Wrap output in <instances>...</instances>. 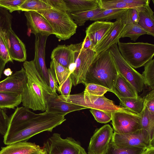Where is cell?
I'll use <instances>...</instances> for the list:
<instances>
[{
    "instance_id": "obj_1",
    "label": "cell",
    "mask_w": 154,
    "mask_h": 154,
    "mask_svg": "<svg viewBox=\"0 0 154 154\" xmlns=\"http://www.w3.org/2000/svg\"><path fill=\"white\" fill-rule=\"evenodd\" d=\"M65 116L48 112L36 114L25 122L9 128L4 136L3 142L8 145L27 141L33 136L45 131L51 132L53 129L66 120Z\"/></svg>"
},
{
    "instance_id": "obj_2",
    "label": "cell",
    "mask_w": 154,
    "mask_h": 154,
    "mask_svg": "<svg viewBox=\"0 0 154 154\" xmlns=\"http://www.w3.org/2000/svg\"><path fill=\"white\" fill-rule=\"evenodd\" d=\"M27 76L22 94L23 106L33 111L46 110L47 100L53 93L37 70L33 60L23 63Z\"/></svg>"
},
{
    "instance_id": "obj_3",
    "label": "cell",
    "mask_w": 154,
    "mask_h": 154,
    "mask_svg": "<svg viewBox=\"0 0 154 154\" xmlns=\"http://www.w3.org/2000/svg\"><path fill=\"white\" fill-rule=\"evenodd\" d=\"M118 74L111 55L107 50L95 59L86 74L84 85L96 84L111 90Z\"/></svg>"
},
{
    "instance_id": "obj_4",
    "label": "cell",
    "mask_w": 154,
    "mask_h": 154,
    "mask_svg": "<svg viewBox=\"0 0 154 154\" xmlns=\"http://www.w3.org/2000/svg\"><path fill=\"white\" fill-rule=\"evenodd\" d=\"M61 100L86 108L99 110L112 114L118 111L132 112L122 106L115 104L113 101L104 95L97 96L90 94L85 91L82 93L68 96L58 95Z\"/></svg>"
},
{
    "instance_id": "obj_5",
    "label": "cell",
    "mask_w": 154,
    "mask_h": 154,
    "mask_svg": "<svg viewBox=\"0 0 154 154\" xmlns=\"http://www.w3.org/2000/svg\"><path fill=\"white\" fill-rule=\"evenodd\" d=\"M47 21L53 34L60 40L69 39L76 32L77 25L69 14L54 8L37 11Z\"/></svg>"
},
{
    "instance_id": "obj_6",
    "label": "cell",
    "mask_w": 154,
    "mask_h": 154,
    "mask_svg": "<svg viewBox=\"0 0 154 154\" xmlns=\"http://www.w3.org/2000/svg\"><path fill=\"white\" fill-rule=\"evenodd\" d=\"M118 49L124 59L133 68L143 66L154 55V45L147 42L118 43Z\"/></svg>"
},
{
    "instance_id": "obj_7",
    "label": "cell",
    "mask_w": 154,
    "mask_h": 154,
    "mask_svg": "<svg viewBox=\"0 0 154 154\" xmlns=\"http://www.w3.org/2000/svg\"><path fill=\"white\" fill-rule=\"evenodd\" d=\"M82 42L70 45L73 52V63L69 67L72 85L85 84L86 74L97 57L94 51L84 50L82 48Z\"/></svg>"
},
{
    "instance_id": "obj_8",
    "label": "cell",
    "mask_w": 154,
    "mask_h": 154,
    "mask_svg": "<svg viewBox=\"0 0 154 154\" xmlns=\"http://www.w3.org/2000/svg\"><path fill=\"white\" fill-rule=\"evenodd\" d=\"M43 149L47 154H87L79 141L71 137L63 139L57 133L48 139Z\"/></svg>"
},
{
    "instance_id": "obj_9",
    "label": "cell",
    "mask_w": 154,
    "mask_h": 154,
    "mask_svg": "<svg viewBox=\"0 0 154 154\" xmlns=\"http://www.w3.org/2000/svg\"><path fill=\"white\" fill-rule=\"evenodd\" d=\"M108 50L111 55L118 73L133 86L137 93L141 92L144 85L141 74L124 59L119 51L117 44L112 45Z\"/></svg>"
},
{
    "instance_id": "obj_10",
    "label": "cell",
    "mask_w": 154,
    "mask_h": 154,
    "mask_svg": "<svg viewBox=\"0 0 154 154\" xmlns=\"http://www.w3.org/2000/svg\"><path fill=\"white\" fill-rule=\"evenodd\" d=\"M111 142L118 146L135 147L146 149L154 146V143L151 141L149 133L143 129L127 134H118L114 132Z\"/></svg>"
},
{
    "instance_id": "obj_11",
    "label": "cell",
    "mask_w": 154,
    "mask_h": 154,
    "mask_svg": "<svg viewBox=\"0 0 154 154\" xmlns=\"http://www.w3.org/2000/svg\"><path fill=\"white\" fill-rule=\"evenodd\" d=\"M111 124L114 132L125 134L141 129L139 114L132 112L118 111L112 114Z\"/></svg>"
},
{
    "instance_id": "obj_12",
    "label": "cell",
    "mask_w": 154,
    "mask_h": 154,
    "mask_svg": "<svg viewBox=\"0 0 154 154\" xmlns=\"http://www.w3.org/2000/svg\"><path fill=\"white\" fill-rule=\"evenodd\" d=\"M113 133V129L109 124L96 128L91 138L88 154H105Z\"/></svg>"
},
{
    "instance_id": "obj_13",
    "label": "cell",
    "mask_w": 154,
    "mask_h": 154,
    "mask_svg": "<svg viewBox=\"0 0 154 154\" xmlns=\"http://www.w3.org/2000/svg\"><path fill=\"white\" fill-rule=\"evenodd\" d=\"M125 25L120 18L116 19L113 22L112 26L94 48L96 57L108 50L114 44H117L119 42L122 32Z\"/></svg>"
},
{
    "instance_id": "obj_14",
    "label": "cell",
    "mask_w": 154,
    "mask_h": 154,
    "mask_svg": "<svg viewBox=\"0 0 154 154\" xmlns=\"http://www.w3.org/2000/svg\"><path fill=\"white\" fill-rule=\"evenodd\" d=\"M35 56L33 61L38 72L49 86L48 72L45 60V49L48 36L35 35Z\"/></svg>"
},
{
    "instance_id": "obj_15",
    "label": "cell",
    "mask_w": 154,
    "mask_h": 154,
    "mask_svg": "<svg viewBox=\"0 0 154 154\" xmlns=\"http://www.w3.org/2000/svg\"><path fill=\"white\" fill-rule=\"evenodd\" d=\"M26 25L30 33L49 36L53 34V31L46 19L40 14L35 11H24Z\"/></svg>"
},
{
    "instance_id": "obj_16",
    "label": "cell",
    "mask_w": 154,
    "mask_h": 154,
    "mask_svg": "<svg viewBox=\"0 0 154 154\" xmlns=\"http://www.w3.org/2000/svg\"><path fill=\"white\" fill-rule=\"evenodd\" d=\"M27 80L24 68L0 82V92L16 93L22 94Z\"/></svg>"
},
{
    "instance_id": "obj_17",
    "label": "cell",
    "mask_w": 154,
    "mask_h": 154,
    "mask_svg": "<svg viewBox=\"0 0 154 154\" xmlns=\"http://www.w3.org/2000/svg\"><path fill=\"white\" fill-rule=\"evenodd\" d=\"M57 93H53L48 98L46 111L65 116L69 113L87 109L86 107L60 100Z\"/></svg>"
},
{
    "instance_id": "obj_18",
    "label": "cell",
    "mask_w": 154,
    "mask_h": 154,
    "mask_svg": "<svg viewBox=\"0 0 154 154\" xmlns=\"http://www.w3.org/2000/svg\"><path fill=\"white\" fill-rule=\"evenodd\" d=\"M9 50L13 60L20 62L26 61L27 58L25 45L11 28L9 34Z\"/></svg>"
},
{
    "instance_id": "obj_19",
    "label": "cell",
    "mask_w": 154,
    "mask_h": 154,
    "mask_svg": "<svg viewBox=\"0 0 154 154\" xmlns=\"http://www.w3.org/2000/svg\"><path fill=\"white\" fill-rule=\"evenodd\" d=\"M113 22L106 21H96L86 29V35L92 42L94 47L112 26Z\"/></svg>"
},
{
    "instance_id": "obj_20",
    "label": "cell",
    "mask_w": 154,
    "mask_h": 154,
    "mask_svg": "<svg viewBox=\"0 0 154 154\" xmlns=\"http://www.w3.org/2000/svg\"><path fill=\"white\" fill-rule=\"evenodd\" d=\"M111 90L119 99L137 98L138 96V93L133 86L119 73Z\"/></svg>"
},
{
    "instance_id": "obj_21",
    "label": "cell",
    "mask_w": 154,
    "mask_h": 154,
    "mask_svg": "<svg viewBox=\"0 0 154 154\" xmlns=\"http://www.w3.org/2000/svg\"><path fill=\"white\" fill-rule=\"evenodd\" d=\"M73 51L70 45H58L52 51L51 59H54L62 66L69 68L73 63Z\"/></svg>"
},
{
    "instance_id": "obj_22",
    "label": "cell",
    "mask_w": 154,
    "mask_h": 154,
    "mask_svg": "<svg viewBox=\"0 0 154 154\" xmlns=\"http://www.w3.org/2000/svg\"><path fill=\"white\" fill-rule=\"evenodd\" d=\"M41 148L34 143L20 142L3 147L0 151V154H30Z\"/></svg>"
},
{
    "instance_id": "obj_23",
    "label": "cell",
    "mask_w": 154,
    "mask_h": 154,
    "mask_svg": "<svg viewBox=\"0 0 154 154\" xmlns=\"http://www.w3.org/2000/svg\"><path fill=\"white\" fill-rule=\"evenodd\" d=\"M137 11L139 20L138 24L152 36H154V12L149 4L136 8Z\"/></svg>"
},
{
    "instance_id": "obj_24",
    "label": "cell",
    "mask_w": 154,
    "mask_h": 154,
    "mask_svg": "<svg viewBox=\"0 0 154 154\" xmlns=\"http://www.w3.org/2000/svg\"><path fill=\"white\" fill-rule=\"evenodd\" d=\"M69 14L90 10L98 7V0H64Z\"/></svg>"
},
{
    "instance_id": "obj_25",
    "label": "cell",
    "mask_w": 154,
    "mask_h": 154,
    "mask_svg": "<svg viewBox=\"0 0 154 154\" xmlns=\"http://www.w3.org/2000/svg\"><path fill=\"white\" fill-rule=\"evenodd\" d=\"M36 114L24 106L17 107L10 117L8 128L23 124L30 119Z\"/></svg>"
},
{
    "instance_id": "obj_26",
    "label": "cell",
    "mask_w": 154,
    "mask_h": 154,
    "mask_svg": "<svg viewBox=\"0 0 154 154\" xmlns=\"http://www.w3.org/2000/svg\"><path fill=\"white\" fill-rule=\"evenodd\" d=\"M139 115L141 117V129L148 132L151 141L154 143V115L151 114L144 104L143 108Z\"/></svg>"
},
{
    "instance_id": "obj_27",
    "label": "cell",
    "mask_w": 154,
    "mask_h": 154,
    "mask_svg": "<svg viewBox=\"0 0 154 154\" xmlns=\"http://www.w3.org/2000/svg\"><path fill=\"white\" fill-rule=\"evenodd\" d=\"M22 101V94L0 92V108L14 109Z\"/></svg>"
},
{
    "instance_id": "obj_28",
    "label": "cell",
    "mask_w": 154,
    "mask_h": 154,
    "mask_svg": "<svg viewBox=\"0 0 154 154\" xmlns=\"http://www.w3.org/2000/svg\"><path fill=\"white\" fill-rule=\"evenodd\" d=\"M120 105L132 112L139 114L144 106L143 98L138 96L137 98L128 97L119 98Z\"/></svg>"
},
{
    "instance_id": "obj_29",
    "label": "cell",
    "mask_w": 154,
    "mask_h": 154,
    "mask_svg": "<svg viewBox=\"0 0 154 154\" xmlns=\"http://www.w3.org/2000/svg\"><path fill=\"white\" fill-rule=\"evenodd\" d=\"M149 33L138 24L125 25L122 32L121 38L128 37L134 42L141 35Z\"/></svg>"
},
{
    "instance_id": "obj_30",
    "label": "cell",
    "mask_w": 154,
    "mask_h": 154,
    "mask_svg": "<svg viewBox=\"0 0 154 154\" xmlns=\"http://www.w3.org/2000/svg\"><path fill=\"white\" fill-rule=\"evenodd\" d=\"M50 69L54 75L59 86H60L71 74L68 68L61 65L54 59H52L50 62Z\"/></svg>"
},
{
    "instance_id": "obj_31",
    "label": "cell",
    "mask_w": 154,
    "mask_h": 154,
    "mask_svg": "<svg viewBox=\"0 0 154 154\" xmlns=\"http://www.w3.org/2000/svg\"><path fill=\"white\" fill-rule=\"evenodd\" d=\"M126 9H109L101 10L93 17L91 21H108L121 18Z\"/></svg>"
},
{
    "instance_id": "obj_32",
    "label": "cell",
    "mask_w": 154,
    "mask_h": 154,
    "mask_svg": "<svg viewBox=\"0 0 154 154\" xmlns=\"http://www.w3.org/2000/svg\"><path fill=\"white\" fill-rule=\"evenodd\" d=\"M52 8L46 0H25L19 7V11H37Z\"/></svg>"
},
{
    "instance_id": "obj_33",
    "label": "cell",
    "mask_w": 154,
    "mask_h": 154,
    "mask_svg": "<svg viewBox=\"0 0 154 154\" xmlns=\"http://www.w3.org/2000/svg\"><path fill=\"white\" fill-rule=\"evenodd\" d=\"M101 10L98 8L91 10L71 13L69 15L77 25L81 26H84L87 21L91 20Z\"/></svg>"
},
{
    "instance_id": "obj_34",
    "label": "cell",
    "mask_w": 154,
    "mask_h": 154,
    "mask_svg": "<svg viewBox=\"0 0 154 154\" xmlns=\"http://www.w3.org/2000/svg\"><path fill=\"white\" fill-rule=\"evenodd\" d=\"M146 149L135 147L117 146L111 141L105 154H143Z\"/></svg>"
},
{
    "instance_id": "obj_35",
    "label": "cell",
    "mask_w": 154,
    "mask_h": 154,
    "mask_svg": "<svg viewBox=\"0 0 154 154\" xmlns=\"http://www.w3.org/2000/svg\"><path fill=\"white\" fill-rule=\"evenodd\" d=\"M98 6L101 10L126 9L136 8L125 2L124 0H98Z\"/></svg>"
},
{
    "instance_id": "obj_36",
    "label": "cell",
    "mask_w": 154,
    "mask_h": 154,
    "mask_svg": "<svg viewBox=\"0 0 154 154\" xmlns=\"http://www.w3.org/2000/svg\"><path fill=\"white\" fill-rule=\"evenodd\" d=\"M12 17L8 11L0 7V31L12 26ZM6 64L0 57V79Z\"/></svg>"
},
{
    "instance_id": "obj_37",
    "label": "cell",
    "mask_w": 154,
    "mask_h": 154,
    "mask_svg": "<svg viewBox=\"0 0 154 154\" xmlns=\"http://www.w3.org/2000/svg\"><path fill=\"white\" fill-rule=\"evenodd\" d=\"M144 70L141 75L144 84L152 90L154 89V59L148 61L144 66Z\"/></svg>"
},
{
    "instance_id": "obj_38",
    "label": "cell",
    "mask_w": 154,
    "mask_h": 154,
    "mask_svg": "<svg viewBox=\"0 0 154 154\" xmlns=\"http://www.w3.org/2000/svg\"><path fill=\"white\" fill-rule=\"evenodd\" d=\"M120 19L122 23L125 25L138 24V12L136 8H127Z\"/></svg>"
},
{
    "instance_id": "obj_39",
    "label": "cell",
    "mask_w": 154,
    "mask_h": 154,
    "mask_svg": "<svg viewBox=\"0 0 154 154\" xmlns=\"http://www.w3.org/2000/svg\"><path fill=\"white\" fill-rule=\"evenodd\" d=\"M84 91L89 94L95 96H102L108 91L112 92L111 90L99 85L88 84L85 85Z\"/></svg>"
},
{
    "instance_id": "obj_40",
    "label": "cell",
    "mask_w": 154,
    "mask_h": 154,
    "mask_svg": "<svg viewBox=\"0 0 154 154\" xmlns=\"http://www.w3.org/2000/svg\"><path fill=\"white\" fill-rule=\"evenodd\" d=\"M90 111L95 120L98 122L106 123L112 120V114L95 109H91Z\"/></svg>"
},
{
    "instance_id": "obj_41",
    "label": "cell",
    "mask_w": 154,
    "mask_h": 154,
    "mask_svg": "<svg viewBox=\"0 0 154 154\" xmlns=\"http://www.w3.org/2000/svg\"><path fill=\"white\" fill-rule=\"evenodd\" d=\"M25 0H0V7L11 13L14 11H19L20 6Z\"/></svg>"
},
{
    "instance_id": "obj_42",
    "label": "cell",
    "mask_w": 154,
    "mask_h": 154,
    "mask_svg": "<svg viewBox=\"0 0 154 154\" xmlns=\"http://www.w3.org/2000/svg\"><path fill=\"white\" fill-rule=\"evenodd\" d=\"M10 117L4 109L0 108V133L4 136L6 133L9 125Z\"/></svg>"
},
{
    "instance_id": "obj_43",
    "label": "cell",
    "mask_w": 154,
    "mask_h": 154,
    "mask_svg": "<svg viewBox=\"0 0 154 154\" xmlns=\"http://www.w3.org/2000/svg\"><path fill=\"white\" fill-rule=\"evenodd\" d=\"M72 85V81L70 75L60 86H59L57 90L61 95L68 96L70 94Z\"/></svg>"
},
{
    "instance_id": "obj_44",
    "label": "cell",
    "mask_w": 154,
    "mask_h": 154,
    "mask_svg": "<svg viewBox=\"0 0 154 154\" xmlns=\"http://www.w3.org/2000/svg\"><path fill=\"white\" fill-rule=\"evenodd\" d=\"M143 98L144 104L151 114L154 115V90H152Z\"/></svg>"
},
{
    "instance_id": "obj_45",
    "label": "cell",
    "mask_w": 154,
    "mask_h": 154,
    "mask_svg": "<svg viewBox=\"0 0 154 154\" xmlns=\"http://www.w3.org/2000/svg\"><path fill=\"white\" fill-rule=\"evenodd\" d=\"M52 8L67 12V9L64 0H46Z\"/></svg>"
},
{
    "instance_id": "obj_46",
    "label": "cell",
    "mask_w": 154,
    "mask_h": 154,
    "mask_svg": "<svg viewBox=\"0 0 154 154\" xmlns=\"http://www.w3.org/2000/svg\"><path fill=\"white\" fill-rule=\"evenodd\" d=\"M49 80V87L53 93H56L59 87L55 77L50 68L48 69Z\"/></svg>"
},
{
    "instance_id": "obj_47",
    "label": "cell",
    "mask_w": 154,
    "mask_h": 154,
    "mask_svg": "<svg viewBox=\"0 0 154 154\" xmlns=\"http://www.w3.org/2000/svg\"><path fill=\"white\" fill-rule=\"evenodd\" d=\"M82 48L84 50L90 49L94 51V46L89 37L87 35L82 42Z\"/></svg>"
},
{
    "instance_id": "obj_48",
    "label": "cell",
    "mask_w": 154,
    "mask_h": 154,
    "mask_svg": "<svg viewBox=\"0 0 154 154\" xmlns=\"http://www.w3.org/2000/svg\"><path fill=\"white\" fill-rule=\"evenodd\" d=\"M143 154H154V146H151L146 149Z\"/></svg>"
},
{
    "instance_id": "obj_49",
    "label": "cell",
    "mask_w": 154,
    "mask_h": 154,
    "mask_svg": "<svg viewBox=\"0 0 154 154\" xmlns=\"http://www.w3.org/2000/svg\"><path fill=\"white\" fill-rule=\"evenodd\" d=\"M13 71L9 68L5 69L3 71V74L6 76L8 77L12 74Z\"/></svg>"
},
{
    "instance_id": "obj_50",
    "label": "cell",
    "mask_w": 154,
    "mask_h": 154,
    "mask_svg": "<svg viewBox=\"0 0 154 154\" xmlns=\"http://www.w3.org/2000/svg\"><path fill=\"white\" fill-rule=\"evenodd\" d=\"M30 154H47L44 149L41 148L39 150L33 152Z\"/></svg>"
}]
</instances>
